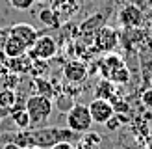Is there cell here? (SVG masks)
Segmentation results:
<instances>
[{
  "label": "cell",
  "mask_w": 152,
  "mask_h": 149,
  "mask_svg": "<svg viewBox=\"0 0 152 149\" xmlns=\"http://www.w3.org/2000/svg\"><path fill=\"white\" fill-rule=\"evenodd\" d=\"M98 71H100L102 78L113 82V84H126L130 80V71H128L124 60L113 52H108L102 60H98Z\"/></svg>",
  "instance_id": "cell-1"
},
{
  "label": "cell",
  "mask_w": 152,
  "mask_h": 149,
  "mask_svg": "<svg viewBox=\"0 0 152 149\" xmlns=\"http://www.w3.org/2000/svg\"><path fill=\"white\" fill-rule=\"evenodd\" d=\"M24 108L30 116V121H32V129H37V127H45L47 119L52 114V99L47 95H41V93H35V95H30L26 103H24Z\"/></svg>",
  "instance_id": "cell-2"
},
{
  "label": "cell",
  "mask_w": 152,
  "mask_h": 149,
  "mask_svg": "<svg viewBox=\"0 0 152 149\" xmlns=\"http://www.w3.org/2000/svg\"><path fill=\"white\" fill-rule=\"evenodd\" d=\"M91 125H93V117H91L89 106L82 103H74L71 110L67 112V127L78 134H83L91 131Z\"/></svg>",
  "instance_id": "cell-3"
},
{
  "label": "cell",
  "mask_w": 152,
  "mask_h": 149,
  "mask_svg": "<svg viewBox=\"0 0 152 149\" xmlns=\"http://www.w3.org/2000/svg\"><path fill=\"white\" fill-rule=\"evenodd\" d=\"M91 43H93V49L96 52H102V54H108V52H113L117 49L119 45V34L115 28L111 26H100L96 30V34L93 35V39H91Z\"/></svg>",
  "instance_id": "cell-4"
},
{
  "label": "cell",
  "mask_w": 152,
  "mask_h": 149,
  "mask_svg": "<svg viewBox=\"0 0 152 149\" xmlns=\"http://www.w3.org/2000/svg\"><path fill=\"white\" fill-rule=\"evenodd\" d=\"M28 54L34 60H52L58 54V45L50 35H39L32 45V49L28 50Z\"/></svg>",
  "instance_id": "cell-5"
},
{
  "label": "cell",
  "mask_w": 152,
  "mask_h": 149,
  "mask_svg": "<svg viewBox=\"0 0 152 149\" xmlns=\"http://www.w3.org/2000/svg\"><path fill=\"white\" fill-rule=\"evenodd\" d=\"M89 112L91 117H93V123H100L106 125L110 119L115 116V108H113V103L108 99H100V97H95L89 104Z\"/></svg>",
  "instance_id": "cell-6"
},
{
  "label": "cell",
  "mask_w": 152,
  "mask_h": 149,
  "mask_svg": "<svg viewBox=\"0 0 152 149\" xmlns=\"http://www.w3.org/2000/svg\"><path fill=\"white\" fill-rule=\"evenodd\" d=\"M119 24L124 26L126 30H135L143 24V11L135 4H126L119 10Z\"/></svg>",
  "instance_id": "cell-7"
},
{
  "label": "cell",
  "mask_w": 152,
  "mask_h": 149,
  "mask_svg": "<svg viewBox=\"0 0 152 149\" xmlns=\"http://www.w3.org/2000/svg\"><path fill=\"white\" fill-rule=\"evenodd\" d=\"M87 73H89V69L82 60H71V62H67L65 67H63V78L69 82V84H74V86L82 84V82L87 78Z\"/></svg>",
  "instance_id": "cell-8"
},
{
  "label": "cell",
  "mask_w": 152,
  "mask_h": 149,
  "mask_svg": "<svg viewBox=\"0 0 152 149\" xmlns=\"http://www.w3.org/2000/svg\"><path fill=\"white\" fill-rule=\"evenodd\" d=\"M10 34L15 35L19 41H22V45H24L28 50L32 49V45L35 43V39L41 35L39 30L34 28L32 24H28V22H19V24H13L10 28Z\"/></svg>",
  "instance_id": "cell-9"
},
{
  "label": "cell",
  "mask_w": 152,
  "mask_h": 149,
  "mask_svg": "<svg viewBox=\"0 0 152 149\" xmlns=\"http://www.w3.org/2000/svg\"><path fill=\"white\" fill-rule=\"evenodd\" d=\"M102 144H104L102 134H98L95 131H87L80 134V138L74 142V149H100Z\"/></svg>",
  "instance_id": "cell-10"
},
{
  "label": "cell",
  "mask_w": 152,
  "mask_h": 149,
  "mask_svg": "<svg viewBox=\"0 0 152 149\" xmlns=\"http://www.w3.org/2000/svg\"><path fill=\"white\" fill-rule=\"evenodd\" d=\"M32 63H34V58L28 54H22V56H17V58H7L6 60V65L7 69L17 73V74H26L32 71Z\"/></svg>",
  "instance_id": "cell-11"
},
{
  "label": "cell",
  "mask_w": 152,
  "mask_h": 149,
  "mask_svg": "<svg viewBox=\"0 0 152 149\" xmlns=\"http://www.w3.org/2000/svg\"><path fill=\"white\" fill-rule=\"evenodd\" d=\"M102 17H104L102 13H96V15H93V17L86 19L80 24V35L86 37L87 41H91V39H93V35L96 34V30L100 28V26H104L102 24Z\"/></svg>",
  "instance_id": "cell-12"
},
{
  "label": "cell",
  "mask_w": 152,
  "mask_h": 149,
  "mask_svg": "<svg viewBox=\"0 0 152 149\" xmlns=\"http://www.w3.org/2000/svg\"><path fill=\"white\" fill-rule=\"evenodd\" d=\"M2 49L6 52V56L7 58H17V56H22V54H26L28 49L22 45V41H19L15 35H7L6 37V41L2 43Z\"/></svg>",
  "instance_id": "cell-13"
},
{
  "label": "cell",
  "mask_w": 152,
  "mask_h": 149,
  "mask_svg": "<svg viewBox=\"0 0 152 149\" xmlns=\"http://www.w3.org/2000/svg\"><path fill=\"white\" fill-rule=\"evenodd\" d=\"M11 119V121L15 123V127H17L19 131H26V129H32V121H30V116L24 106H20L17 110H13L10 116H7Z\"/></svg>",
  "instance_id": "cell-14"
},
{
  "label": "cell",
  "mask_w": 152,
  "mask_h": 149,
  "mask_svg": "<svg viewBox=\"0 0 152 149\" xmlns=\"http://www.w3.org/2000/svg\"><path fill=\"white\" fill-rule=\"evenodd\" d=\"M37 19H39L43 24H45V28H50V30H58L59 26L63 24V22L59 21V17H58V13L52 10V7L41 10V11H39V15H37Z\"/></svg>",
  "instance_id": "cell-15"
},
{
  "label": "cell",
  "mask_w": 152,
  "mask_h": 149,
  "mask_svg": "<svg viewBox=\"0 0 152 149\" xmlns=\"http://www.w3.org/2000/svg\"><path fill=\"white\" fill-rule=\"evenodd\" d=\"M78 7H80V4H78V0H67L65 4H61L58 7V10H54L56 13H58V17H59V21L61 22H65V21H69L72 15L78 11Z\"/></svg>",
  "instance_id": "cell-16"
},
{
  "label": "cell",
  "mask_w": 152,
  "mask_h": 149,
  "mask_svg": "<svg viewBox=\"0 0 152 149\" xmlns=\"http://www.w3.org/2000/svg\"><path fill=\"white\" fill-rule=\"evenodd\" d=\"M0 106L6 110H13L17 106V91L11 88H2L0 89Z\"/></svg>",
  "instance_id": "cell-17"
},
{
  "label": "cell",
  "mask_w": 152,
  "mask_h": 149,
  "mask_svg": "<svg viewBox=\"0 0 152 149\" xmlns=\"http://www.w3.org/2000/svg\"><path fill=\"white\" fill-rule=\"evenodd\" d=\"M96 97H100V99H108V101H113V97H115V84L104 78L100 84L96 86Z\"/></svg>",
  "instance_id": "cell-18"
},
{
  "label": "cell",
  "mask_w": 152,
  "mask_h": 149,
  "mask_svg": "<svg viewBox=\"0 0 152 149\" xmlns=\"http://www.w3.org/2000/svg\"><path fill=\"white\" fill-rule=\"evenodd\" d=\"M34 84H35V88H37V93L47 95V97H50V99L56 95V89H54V84H52V82H47V80H43V78L37 77V78L34 80Z\"/></svg>",
  "instance_id": "cell-19"
},
{
  "label": "cell",
  "mask_w": 152,
  "mask_h": 149,
  "mask_svg": "<svg viewBox=\"0 0 152 149\" xmlns=\"http://www.w3.org/2000/svg\"><path fill=\"white\" fill-rule=\"evenodd\" d=\"M37 2V0H10V4L11 7H15V10H19V11H28V10H32V6Z\"/></svg>",
  "instance_id": "cell-20"
},
{
  "label": "cell",
  "mask_w": 152,
  "mask_h": 149,
  "mask_svg": "<svg viewBox=\"0 0 152 149\" xmlns=\"http://www.w3.org/2000/svg\"><path fill=\"white\" fill-rule=\"evenodd\" d=\"M141 103H143V106L152 110V86L147 88V89H143V93H141Z\"/></svg>",
  "instance_id": "cell-21"
},
{
  "label": "cell",
  "mask_w": 152,
  "mask_h": 149,
  "mask_svg": "<svg viewBox=\"0 0 152 149\" xmlns=\"http://www.w3.org/2000/svg\"><path fill=\"white\" fill-rule=\"evenodd\" d=\"M50 149H74V142H58Z\"/></svg>",
  "instance_id": "cell-22"
},
{
  "label": "cell",
  "mask_w": 152,
  "mask_h": 149,
  "mask_svg": "<svg viewBox=\"0 0 152 149\" xmlns=\"http://www.w3.org/2000/svg\"><path fill=\"white\" fill-rule=\"evenodd\" d=\"M65 2H67V0H50V7H52V10H58V7L61 4H65Z\"/></svg>",
  "instance_id": "cell-23"
},
{
  "label": "cell",
  "mask_w": 152,
  "mask_h": 149,
  "mask_svg": "<svg viewBox=\"0 0 152 149\" xmlns=\"http://www.w3.org/2000/svg\"><path fill=\"white\" fill-rule=\"evenodd\" d=\"M7 116H10V110H6V108H2V106H0V123H2L4 119L7 117Z\"/></svg>",
  "instance_id": "cell-24"
},
{
  "label": "cell",
  "mask_w": 152,
  "mask_h": 149,
  "mask_svg": "<svg viewBox=\"0 0 152 149\" xmlns=\"http://www.w3.org/2000/svg\"><path fill=\"white\" fill-rule=\"evenodd\" d=\"M2 149H22L20 145H17V144H13V142H7V144H4V147Z\"/></svg>",
  "instance_id": "cell-25"
},
{
  "label": "cell",
  "mask_w": 152,
  "mask_h": 149,
  "mask_svg": "<svg viewBox=\"0 0 152 149\" xmlns=\"http://www.w3.org/2000/svg\"><path fill=\"white\" fill-rule=\"evenodd\" d=\"M22 149H41V147H37V145H28V147H22Z\"/></svg>",
  "instance_id": "cell-26"
},
{
  "label": "cell",
  "mask_w": 152,
  "mask_h": 149,
  "mask_svg": "<svg viewBox=\"0 0 152 149\" xmlns=\"http://www.w3.org/2000/svg\"><path fill=\"white\" fill-rule=\"evenodd\" d=\"M37 2H50V0H37Z\"/></svg>",
  "instance_id": "cell-27"
},
{
  "label": "cell",
  "mask_w": 152,
  "mask_h": 149,
  "mask_svg": "<svg viewBox=\"0 0 152 149\" xmlns=\"http://www.w3.org/2000/svg\"><path fill=\"white\" fill-rule=\"evenodd\" d=\"M150 112H152V110H150Z\"/></svg>",
  "instance_id": "cell-28"
}]
</instances>
